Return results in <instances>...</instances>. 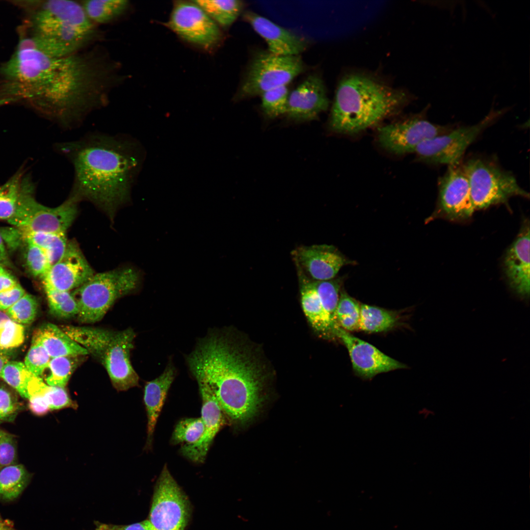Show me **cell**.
I'll list each match as a JSON object with an SVG mask.
<instances>
[{
	"instance_id": "6da1fadb",
	"label": "cell",
	"mask_w": 530,
	"mask_h": 530,
	"mask_svg": "<svg viewBox=\"0 0 530 530\" xmlns=\"http://www.w3.org/2000/svg\"><path fill=\"white\" fill-rule=\"evenodd\" d=\"M70 161L74 182L70 196L89 201L110 215L130 201L145 152L138 141L126 135L88 133L56 145Z\"/></svg>"
},
{
	"instance_id": "7a4b0ae2",
	"label": "cell",
	"mask_w": 530,
	"mask_h": 530,
	"mask_svg": "<svg viewBox=\"0 0 530 530\" xmlns=\"http://www.w3.org/2000/svg\"><path fill=\"white\" fill-rule=\"evenodd\" d=\"M186 359L193 376L210 387L226 417L243 423L255 414L262 401L263 372L231 334L212 331Z\"/></svg>"
},
{
	"instance_id": "3957f363",
	"label": "cell",
	"mask_w": 530,
	"mask_h": 530,
	"mask_svg": "<svg viewBox=\"0 0 530 530\" xmlns=\"http://www.w3.org/2000/svg\"><path fill=\"white\" fill-rule=\"evenodd\" d=\"M409 99L404 90L369 75H346L336 90L328 126L338 133L357 134L395 114Z\"/></svg>"
},
{
	"instance_id": "277c9868",
	"label": "cell",
	"mask_w": 530,
	"mask_h": 530,
	"mask_svg": "<svg viewBox=\"0 0 530 530\" xmlns=\"http://www.w3.org/2000/svg\"><path fill=\"white\" fill-rule=\"evenodd\" d=\"M58 58L50 53L40 37L31 32L21 33L14 53L0 68V103L35 98L49 83Z\"/></svg>"
},
{
	"instance_id": "5b68a950",
	"label": "cell",
	"mask_w": 530,
	"mask_h": 530,
	"mask_svg": "<svg viewBox=\"0 0 530 530\" xmlns=\"http://www.w3.org/2000/svg\"><path fill=\"white\" fill-rule=\"evenodd\" d=\"M60 328L101 363L117 391H126L138 385L139 377L130 360L135 337L132 329L114 331L73 325Z\"/></svg>"
},
{
	"instance_id": "8992f818",
	"label": "cell",
	"mask_w": 530,
	"mask_h": 530,
	"mask_svg": "<svg viewBox=\"0 0 530 530\" xmlns=\"http://www.w3.org/2000/svg\"><path fill=\"white\" fill-rule=\"evenodd\" d=\"M21 4L32 9L28 27L35 35L83 47L94 39V24L81 3L50 0Z\"/></svg>"
},
{
	"instance_id": "52a82bcc",
	"label": "cell",
	"mask_w": 530,
	"mask_h": 530,
	"mask_svg": "<svg viewBox=\"0 0 530 530\" xmlns=\"http://www.w3.org/2000/svg\"><path fill=\"white\" fill-rule=\"evenodd\" d=\"M142 279V273L133 267L95 273L71 292L78 305V320L87 324L101 320L117 299L136 290Z\"/></svg>"
},
{
	"instance_id": "ba28073f",
	"label": "cell",
	"mask_w": 530,
	"mask_h": 530,
	"mask_svg": "<svg viewBox=\"0 0 530 530\" xmlns=\"http://www.w3.org/2000/svg\"><path fill=\"white\" fill-rule=\"evenodd\" d=\"M34 190L30 179L23 177L15 211L7 222L23 233H66L76 217L79 202L69 196L57 207H48L36 200Z\"/></svg>"
},
{
	"instance_id": "9c48e42d",
	"label": "cell",
	"mask_w": 530,
	"mask_h": 530,
	"mask_svg": "<svg viewBox=\"0 0 530 530\" xmlns=\"http://www.w3.org/2000/svg\"><path fill=\"white\" fill-rule=\"evenodd\" d=\"M463 164L475 210L505 203L512 197L529 198V193L520 186L514 176L495 161L474 157Z\"/></svg>"
},
{
	"instance_id": "30bf717a",
	"label": "cell",
	"mask_w": 530,
	"mask_h": 530,
	"mask_svg": "<svg viewBox=\"0 0 530 530\" xmlns=\"http://www.w3.org/2000/svg\"><path fill=\"white\" fill-rule=\"evenodd\" d=\"M305 69L299 55L280 56L268 51H260L249 63L234 99L261 96L268 90L287 85Z\"/></svg>"
},
{
	"instance_id": "8fae6325",
	"label": "cell",
	"mask_w": 530,
	"mask_h": 530,
	"mask_svg": "<svg viewBox=\"0 0 530 530\" xmlns=\"http://www.w3.org/2000/svg\"><path fill=\"white\" fill-rule=\"evenodd\" d=\"M504 110H492L481 121L471 126L451 128L420 144L414 153L419 161L432 165L460 163L468 147L495 122Z\"/></svg>"
},
{
	"instance_id": "7c38bea8",
	"label": "cell",
	"mask_w": 530,
	"mask_h": 530,
	"mask_svg": "<svg viewBox=\"0 0 530 530\" xmlns=\"http://www.w3.org/2000/svg\"><path fill=\"white\" fill-rule=\"evenodd\" d=\"M165 26L184 41L206 52L214 51L224 39L222 29L194 0L175 1Z\"/></svg>"
},
{
	"instance_id": "4fadbf2b",
	"label": "cell",
	"mask_w": 530,
	"mask_h": 530,
	"mask_svg": "<svg viewBox=\"0 0 530 530\" xmlns=\"http://www.w3.org/2000/svg\"><path fill=\"white\" fill-rule=\"evenodd\" d=\"M189 512L187 498L165 465L155 487L149 522L155 530H184Z\"/></svg>"
},
{
	"instance_id": "5bb4252c",
	"label": "cell",
	"mask_w": 530,
	"mask_h": 530,
	"mask_svg": "<svg viewBox=\"0 0 530 530\" xmlns=\"http://www.w3.org/2000/svg\"><path fill=\"white\" fill-rule=\"evenodd\" d=\"M438 188L436 207L427 222L438 218L464 222L471 218L475 210L463 162L448 166L438 180Z\"/></svg>"
},
{
	"instance_id": "9a60e30c",
	"label": "cell",
	"mask_w": 530,
	"mask_h": 530,
	"mask_svg": "<svg viewBox=\"0 0 530 530\" xmlns=\"http://www.w3.org/2000/svg\"><path fill=\"white\" fill-rule=\"evenodd\" d=\"M453 127L436 124L416 116L378 128L377 141L381 147L396 155L414 153L424 141L449 131Z\"/></svg>"
},
{
	"instance_id": "2e32d148",
	"label": "cell",
	"mask_w": 530,
	"mask_h": 530,
	"mask_svg": "<svg viewBox=\"0 0 530 530\" xmlns=\"http://www.w3.org/2000/svg\"><path fill=\"white\" fill-rule=\"evenodd\" d=\"M333 332L346 347L354 371L362 378L370 379L381 373L406 367L373 345L344 330L338 323Z\"/></svg>"
},
{
	"instance_id": "e0dca14e",
	"label": "cell",
	"mask_w": 530,
	"mask_h": 530,
	"mask_svg": "<svg viewBox=\"0 0 530 530\" xmlns=\"http://www.w3.org/2000/svg\"><path fill=\"white\" fill-rule=\"evenodd\" d=\"M95 272L75 240L68 241L61 258L42 279L43 285L71 292L87 281Z\"/></svg>"
},
{
	"instance_id": "ac0fdd59",
	"label": "cell",
	"mask_w": 530,
	"mask_h": 530,
	"mask_svg": "<svg viewBox=\"0 0 530 530\" xmlns=\"http://www.w3.org/2000/svg\"><path fill=\"white\" fill-rule=\"evenodd\" d=\"M202 401L201 417L204 431L201 438L191 445H183L180 452L195 463H203L214 438L226 424V416L210 387L197 380Z\"/></svg>"
},
{
	"instance_id": "d6986e66",
	"label": "cell",
	"mask_w": 530,
	"mask_h": 530,
	"mask_svg": "<svg viewBox=\"0 0 530 530\" xmlns=\"http://www.w3.org/2000/svg\"><path fill=\"white\" fill-rule=\"evenodd\" d=\"M530 222L525 220L503 260L504 272L511 290L520 298L530 296Z\"/></svg>"
},
{
	"instance_id": "ffe728a7",
	"label": "cell",
	"mask_w": 530,
	"mask_h": 530,
	"mask_svg": "<svg viewBox=\"0 0 530 530\" xmlns=\"http://www.w3.org/2000/svg\"><path fill=\"white\" fill-rule=\"evenodd\" d=\"M329 104L322 80L318 75H311L289 93L286 114L294 121H310L326 110Z\"/></svg>"
},
{
	"instance_id": "44dd1931",
	"label": "cell",
	"mask_w": 530,
	"mask_h": 530,
	"mask_svg": "<svg viewBox=\"0 0 530 530\" xmlns=\"http://www.w3.org/2000/svg\"><path fill=\"white\" fill-rule=\"evenodd\" d=\"M291 254L296 266L314 281L336 277L340 269L349 263L334 246L325 244L300 246Z\"/></svg>"
},
{
	"instance_id": "7402d4cb",
	"label": "cell",
	"mask_w": 530,
	"mask_h": 530,
	"mask_svg": "<svg viewBox=\"0 0 530 530\" xmlns=\"http://www.w3.org/2000/svg\"><path fill=\"white\" fill-rule=\"evenodd\" d=\"M243 19L265 41L267 51L273 54L299 55L308 47L309 43L303 37L255 12L246 11Z\"/></svg>"
},
{
	"instance_id": "603a6c76",
	"label": "cell",
	"mask_w": 530,
	"mask_h": 530,
	"mask_svg": "<svg viewBox=\"0 0 530 530\" xmlns=\"http://www.w3.org/2000/svg\"><path fill=\"white\" fill-rule=\"evenodd\" d=\"M175 375L176 369L169 363L159 376L145 385L143 399L147 416L146 449L151 447L158 418Z\"/></svg>"
},
{
	"instance_id": "cb8c5ba5",
	"label": "cell",
	"mask_w": 530,
	"mask_h": 530,
	"mask_svg": "<svg viewBox=\"0 0 530 530\" xmlns=\"http://www.w3.org/2000/svg\"><path fill=\"white\" fill-rule=\"evenodd\" d=\"M32 339L39 342L51 358L70 355L85 356L87 350L57 325L48 323L38 328Z\"/></svg>"
},
{
	"instance_id": "d4e9b609",
	"label": "cell",
	"mask_w": 530,
	"mask_h": 530,
	"mask_svg": "<svg viewBox=\"0 0 530 530\" xmlns=\"http://www.w3.org/2000/svg\"><path fill=\"white\" fill-rule=\"evenodd\" d=\"M300 287L301 302L303 312L311 325L318 331H333L324 312L316 291L314 280L296 266Z\"/></svg>"
},
{
	"instance_id": "484cf974",
	"label": "cell",
	"mask_w": 530,
	"mask_h": 530,
	"mask_svg": "<svg viewBox=\"0 0 530 530\" xmlns=\"http://www.w3.org/2000/svg\"><path fill=\"white\" fill-rule=\"evenodd\" d=\"M399 318L395 311L362 304L358 329L368 333L385 332L394 327Z\"/></svg>"
},
{
	"instance_id": "4316f807",
	"label": "cell",
	"mask_w": 530,
	"mask_h": 530,
	"mask_svg": "<svg viewBox=\"0 0 530 530\" xmlns=\"http://www.w3.org/2000/svg\"><path fill=\"white\" fill-rule=\"evenodd\" d=\"M218 25L227 29L242 12L245 4L238 0H194Z\"/></svg>"
},
{
	"instance_id": "83f0119b",
	"label": "cell",
	"mask_w": 530,
	"mask_h": 530,
	"mask_svg": "<svg viewBox=\"0 0 530 530\" xmlns=\"http://www.w3.org/2000/svg\"><path fill=\"white\" fill-rule=\"evenodd\" d=\"M81 4L88 18L93 23L106 24L123 15L130 7L126 0H90Z\"/></svg>"
},
{
	"instance_id": "f1b7e54d",
	"label": "cell",
	"mask_w": 530,
	"mask_h": 530,
	"mask_svg": "<svg viewBox=\"0 0 530 530\" xmlns=\"http://www.w3.org/2000/svg\"><path fill=\"white\" fill-rule=\"evenodd\" d=\"M30 475L24 466L11 465L0 471V499L10 501L17 498L26 488Z\"/></svg>"
},
{
	"instance_id": "f546056e",
	"label": "cell",
	"mask_w": 530,
	"mask_h": 530,
	"mask_svg": "<svg viewBox=\"0 0 530 530\" xmlns=\"http://www.w3.org/2000/svg\"><path fill=\"white\" fill-rule=\"evenodd\" d=\"M21 233L24 242L33 244L44 251L51 265L61 258L67 245L64 233Z\"/></svg>"
},
{
	"instance_id": "4dcf8cb0",
	"label": "cell",
	"mask_w": 530,
	"mask_h": 530,
	"mask_svg": "<svg viewBox=\"0 0 530 530\" xmlns=\"http://www.w3.org/2000/svg\"><path fill=\"white\" fill-rule=\"evenodd\" d=\"M314 281L325 314L333 329L337 323L336 312L343 279L335 277L328 280Z\"/></svg>"
},
{
	"instance_id": "1f68e13d",
	"label": "cell",
	"mask_w": 530,
	"mask_h": 530,
	"mask_svg": "<svg viewBox=\"0 0 530 530\" xmlns=\"http://www.w3.org/2000/svg\"><path fill=\"white\" fill-rule=\"evenodd\" d=\"M83 356L70 355L51 358L48 366L50 373L46 378V383L51 386L65 388Z\"/></svg>"
},
{
	"instance_id": "d6a6232c",
	"label": "cell",
	"mask_w": 530,
	"mask_h": 530,
	"mask_svg": "<svg viewBox=\"0 0 530 530\" xmlns=\"http://www.w3.org/2000/svg\"><path fill=\"white\" fill-rule=\"evenodd\" d=\"M43 286L52 315L65 319L77 317L78 307L71 292L57 290L47 285Z\"/></svg>"
},
{
	"instance_id": "836d02e7",
	"label": "cell",
	"mask_w": 530,
	"mask_h": 530,
	"mask_svg": "<svg viewBox=\"0 0 530 530\" xmlns=\"http://www.w3.org/2000/svg\"><path fill=\"white\" fill-rule=\"evenodd\" d=\"M32 394L43 397L47 401L50 410L71 408L77 409L78 404L72 400L65 388L51 386L40 378L34 384Z\"/></svg>"
},
{
	"instance_id": "e575fe53",
	"label": "cell",
	"mask_w": 530,
	"mask_h": 530,
	"mask_svg": "<svg viewBox=\"0 0 530 530\" xmlns=\"http://www.w3.org/2000/svg\"><path fill=\"white\" fill-rule=\"evenodd\" d=\"M23 174H15L0 186V220H8L13 215L19 197Z\"/></svg>"
},
{
	"instance_id": "d590c367",
	"label": "cell",
	"mask_w": 530,
	"mask_h": 530,
	"mask_svg": "<svg viewBox=\"0 0 530 530\" xmlns=\"http://www.w3.org/2000/svg\"><path fill=\"white\" fill-rule=\"evenodd\" d=\"M33 375L24 363L8 361L2 369L0 377L15 389L22 397L28 398L27 387Z\"/></svg>"
},
{
	"instance_id": "8d00e7d4",
	"label": "cell",
	"mask_w": 530,
	"mask_h": 530,
	"mask_svg": "<svg viewBox=\"0 0 530 530\" xmlns=\"http://www.w3.org/2000/svg\"><path fill=\"white\" fill-rule=\"evenodd\" d=\"M289 90L287 85L278 87L263 93L261 96V108L264 114L274 119L286 114Z\"/></svg>"
},
{
	"instance_id": "74e56055",
	"label": "cell",
	"mask_w": 530,
	"mask_h": 530,
	"mask_svg": "<svg viewBox=\"0 0 530 530\" xmlns=\"http://www.w3.org/2000/svg\"><path fill=\"white\" fill-rule=\"evenodd\" d=\"M204 431V424L201 417L186 418L176 424L171 439L173 445H191L197 442Z\"/></svg>"
},
{
	"instance_id": "f35d334b",
	"label": "cell",
	"mask_w": 530,
	"mask_h": 530,
	"mask_svg": "<svg viewBox=\"0 0 530 530\" xmlns=\"http://www.w3.org/2000/svg\"><path fill=\"white\" fill-rule=\"evenodd\" d=\"M38 307L35 296L26 293L5 312L11 320L22 325L28 324L35 319Z\"/></svg>"
},
{
	"instance_id": "ab89813d",
	"label": "cell",
	"mask_w": 530,
	"mask_h": 530,
	"mask_svg": "<svg viewBox=\"0 0 530 530\" xmlns=\"http://www.w3.org/2000/svg\"><path fill=\"white\" fill-rule=\"evenodd\" d=\"M24 243V261L27 271L33 276L42 279L51 266L47 255L39 247L29 243Z\"/></svg>"
},
{
	"instance_id": "60d3db41",
	"label": "cell",
	"mask_w": 530,
	"mask_h": 530,
	"mask_svg": "<svg viewBox=\"0 0 530 530\" xmlns=\"http://www.w3.org/2000/svg\"><path fill=\"white\" fill-rule=\"evenodd\" d=\"M51 359L43 345L32 339L31 346L25 359L24 364L27 369L34 375L40 377L48 368Z\"/></svg>"
},
{
	"instance_id": "b9f144b4",
	"label": "cell",
	"mask_w": 530,
	"mask_h": 530,
	"mask_svg": "<svg viewBox=\"0 0 530 530\" xmlns=\"http://www.w3.org/2000/svg\"><path fill=\"white\" fill-rule=\"evenodd\" d=\"M25 340L23 325L11 319L0 326V348L10 349L21 345Z\"/></svg>"
},
{
	"instance_id": "7bdbcfd3",
	"label": "cell",
	"mask_w": 530,
	"mask_h": 530,
	"mask_svg": "<svg viewBox=\"0 0 530 530\" xmlns=\"http://www.w3.org/2000/svg\"><path fill=\"white\" fill-rule=\"evenodd\" d=\"M20 408L17 400L8 391L0 388V423L13 420Z\"/></svg>"
},
{
	"instance_id": "ee69618b",
	"label": "cell",
	"mask_w": 530,
	"mask_h": 530,
	"mask_svg": "<svg viewBox=\"0 0 530 530\" xmlns=\"http://www.w3.org/2000/svg\"><path fill=\"white\" fill-rule=\"evenodd\" d=\"M360 305L345 291H341L336 312V319L346 316L359 318Z\"/></svg>"
},
{
	"instance_id": "f6af8a7d",
	"label": "cell",
	"mask_w": 530,
	"mask_h": 530,
	"mask_svg": "<svg viewBox=\"0 0 530 530\" xmlns=\"http://www.w3.org/2000/svg\"><path fill=\"white\" fill-rule=\"evenodd\" d=\"M15 441L6 433L0 438V467H6L15 462L16 458Z\"/></svg>"
},
{
	"instance_id": "bcb514c9",
	"label": "cell",
	"mask_w": 530,
	"mask_h": 530,
	"mask_svg": "<svg viewBox=\"0 0 530 530\" xmlns=\"http://www.w3.org/2000/svg\"><path fill=\"white\" fill-rule=\"evenodd\" d=\"M26 293L18 283L14 287L0 292V310L6 311Z\"/></svg>"
},
{
	"instance_id": "7dc6e473",
	"label": "cell",
	"mask_w": 530,
	"mask_h": 530,
	"mask_svg": "<svg viewBox=\"0 0 530 530\" xmlns=\"http://www.w3.org/2000/svg\"><path fill=\"white\" fill-rule=\"evenodd\" d=\"M0 235L6 246L10 249H15L24 243L21 232L13 226L0 228Z\"/></svg>"
},
{
	"instance_id": "c3c4849f",
	"label": "cell",
	"mask_w": 530,
	"mask_h": 530,
	"mask_svg": "<svg viewBox=\"0 0 530 530\" xmlns=\"http://www.w3.org/2000/svg\"><path fill=\"white\" fill-rule=\"evenodd\" d=\"M28 399H29L28 407L31 412L35 415L42 416L46 414L50 410L47 401L41 396H31Z\"/></svg>"
},
{
	"instance_id": "681fc988",
	"label": "cell",
	"mask_w": 530,
	"mask_h": 530,
	"mask_svg": "<svg viewBox=\"0 0 530 530\" xmlns=\"http://www.w3.org/2000/svg\"><path fill=\"white\" fill-rule=\"evenodd\" d=\"M102 530H155L149 520H145L129 525H115L104 524Z\"/></svg>"
},
{
	"instance_id": "f907efd6",
	"label": "cell",
	"mask_w": 530,
	"mask_h": 530,
	"mask_svg": "<svg viewBox=\"0 0 530 530\" xmlns=\"http://www.w3.org/2000/svg\"><path fill=\"white\" fill-rule=\"evenodd\" d=\"M18 283L16 278L8 271L0 275V292L9 290Z\"/></svg>"
},
{
	"instance_id": "816d5d0a",
	"label": "cell",
	"mask_w": 530,
	"mask_h": 530,
	"mask_svg": "<svg viewBox=\"0 0 530 530\" xmlns=\"http://www.w3.org/2000/svg\"><path fill=\"white\" fill-rule=\"evenodd\" d=\"M0 264L4 266L12 267V265L9 257L7 247L0 235Z\"/></svg>"
},
{
	"instance_id": "f5cc1de1",
	"label": "cell",
	"mask_w": 530,
	"mask_h": 530,
	"mask_svg": "<svg viewBox=\"0 0 530 530\" xmlns=\"http://www.w3.org/2000/svg\"><path fill=\"white\" fill-rule=\"evenodd\" d=\"M12 529L11 522L3 519L0 515V530H10Z\"/></svg>"
},
{
	"instance_id": "db71d44e",
	"label": "cell",
	"mask_w": 530,
	"mask_h": 530,
	"mask_svg": "<svg viewBox=\"0 0 530 530\" xmlns=\"http://www.w3.org/2000/svg\"><path fill=\"white\" fill-rule=\"evenodd\" d=\"M10 319V318L5 312L0 310V326Z\"/></svg>"
},
{
	"instance_id": "11a10c76",
	"label": "cell",
	"mask_w": 530,
	"mask_h": 530,
	"mask_svg": "<svg viewBox=\"0 0 530 530\" xmlns=\"http://www.w3.org/2000/svg\"><path fill=\"white\" fill-rule=\"evenodd\" d=\"M7 359L3 356L0 355V377H1V373L2 369L5 364L8 362Z\"/></svg>"
},
{
	"instance_id": "9f6ffc18",
	"label": "cell",
	"mask_w": 530,
	"mask_h": 530,
	"mask_svg": "<svg viewBox=\"0 0 530 530\" xmlns=\"http://www.w3.org/2000/svg\"><path fill=\"white\" fill-rule=\"evenodd\" d=\"M7 271L8 270L6 269L5 267L0 264V275Z\"/></svg>"
},
{
	"instance_id": "6f0895ef",
	"label": "cell",
	"mask_w": 530,
	"mask_h": 530,
	"mask_svg": "<svg viewBox=\"0 0 530 530\" xmlns=\"http://www.w3.org/2000/svg\"><path fill=\"white\" fill-rule=\"evenodd\" d=\"M6 433H6V432H4L3 431L0 429V438L1 437H2V436L4 435L5 434H6Z\"/></svg>"
},
{
	"instance_id": "680465c9",
	"label": "cell",
	"mask_w": 530,
	"mask_h": 530,
	"mask_svg": "<svg viewBox=\"0 0 530 530\" xmlns=\"http://www.w3.org/2000/svg\"><path fill=\"white\" fill-rule=\"evenodd\" d=\"M14 530V529H11V530Z\"/></svg>"
}]
</instances>
